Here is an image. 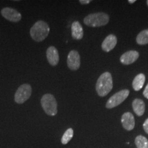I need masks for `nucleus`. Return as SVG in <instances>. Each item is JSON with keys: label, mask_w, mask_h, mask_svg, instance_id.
Segmentation results:
<instances>
[{"label": "nucleus", "mask_w": 148, "mask_h": 148, "mask_svg": "<svg viewBox=\"0 0 148 148\" xmlns=\"http://www.w3.org/2000/svg\"><path fill=\"white\" fill-rule=\"evenodd\" d=\"M113 87L112 77L109 72H104L97 79L96 83V91L100 97L106 96Z\"/></svg>", "instance_id": "1"}, {"label": "nucleus", "mask_w": 148, "mask_h": 148, "mask_svg": "<svg viewBox=\"0 0 148 148\" xmlns=\"http://www.w3.org/2000/svg\"><path fill=\"white\" fill-rule=\"evenodd\" d=\"M49 25L45 21H38L34 24L29 30V34L33 40L36 42H41L47 38L49 34Z\"/></svg>", "instance_id": "2"}, {"label": "nucleus", "mask_w": 148, "mask_h": 148, "mask_svg": "<svg viewBox=\"0 0 148 148\" xmlns=\"http://www.w3.org/2000/svg\"><path fill=\"white\" fill-rule=\"evenodd\" d=\"M109 16L104 12H96L87 15L84 18V23L89 27H96L106 25L109 22Z\"/></svg>", "instance_id": "3"}, {"label": "nucleus", "mask_w": 148, "mask_h": 148, "mask_svg": "<svg viewBox=\"0 0 148 148\" xmlns=\"http://www.w3.org/2000/svg\"><path fill=\"white\" fill-rule=\"evenodd\" d=\"M40 103L47 115L55 116L58 112V103L54 96L51 94H45L40 99Z\"/></svg>", "instance_id": "4"}, {"label": "nucleus", "mask_w": 148, "mask_h": 148, "mask_svg": "<svg viewBox=\"0 0 148 148\" xmlns=\"http://www.w3.org/2000/svg\"><path fill=\"white\" fill-rule=\"evenodd\" d=\"M32 92V86L29 84H23L21 85L15 92L14 101L18 104L23 103L30 97Z\"/></svg>", "instance_id": "5"}, {"label": "nucleus", "mask_w": 148, "mask_h": 148, "mask_svg": "<svg viewBox=\"0 0 148 148\" xmlns=\"http://www.w3.org/2000/svg\"><path fill=\"white\" fill-rule=\"evenodd\" d=\"M130 90L127 89H123L116 92L113 95L111 96L110 99L106 102V107L107 108H112L119 106L122 102H123L126 98L128 97Z\"/></svg>", "instance_id": "6"}, {"label": "nucleus", "mask_w": 148, "mask_h": 148, "mask_svg": "<svg viewBox=\"0 0 148 148\" xmlns=\"http://www.w3.org/2000/svg\"><path fill=\"white\" fill-rule=\"evenodd\" d=\"M67 66L72 71H76L80 66V56L75 50H72L69 53L66 59Z\"/></svg>", "instance_id": "7"}, {"label": "nucleus", "mask_w": 148, "mask_h": 148, "mask_svg": "<svg viewBox=\"0 0 148 148\" xmlns=\"http://www.w3.org/2000/svg\"><path fill=\"white\" fill-rule=\"evenodd\" d=\"M1 14L5 19L11 22H18L21 21L22 16L20 12H18L15 9L5 7L1 9Z\"/></svg>", "instance_id": "8"}, {"label": "nucleus", "mask_w": 148, "mask_h": 148, "mask_svg": "<svg viewBox=\"0 0 148 148\" xmlns=\"http://www.w3.org/2000/svg\"><path fill=\"white\" fill-rule=\"evenodd\" d=\"M138 57H139V53L137 51H127L121 55V58H120V61L122 64L128 65V64L134 63L135 61L138 58Z\"/></svg>", "instance_id": "9"}, {"label": "nucleus", "mask_w": 148, "mask_h": 148, "mask_svg": "<svg viewBox=\"0 0 148 148\" xmlns=\"http://www.w3.org/2000/svg\"><path fill=\"white\" fill-rule=\"evenodd\" d=\"M121 123L123 128L130 131L134 128L135 120L134 115L130 112H126L121 116Z\"/></svg>", "instance_id": "10"}, {"label": "nucleus", "mask_w": 148, "mask_h": 148, "mask_svg": "<svg viewBox=\"0 0 148 148\" xmlns=\"http://www.w3.org/2000/svg\"><path fill=\"white\" fill-rule=\"evenodd\" d=\"M46 56L48 62L51 66H56L59 62V53L58 49L53 46H50L47 48Z\"/></svg>", "instance_id": "11"}, {"label": "nucleus", "mask_w": 148, "mask_h": 148, "mask_svg": "<svg viewBox=\"0 0 148 148\" xmlns=\"http://www.w3.org/2000/svg\"><path fill=\"white\" fill-rule=\"evenodd\" d=\"M117 42V38L114 34H109L106 37L101 44V48L106 52L112 50L116 45Z\"/></svg>", "instance_id": "12"}, {"label": "nucleus", "mask_w": 148, "mask_h": 148, "mask_svg": "<svg viewBox=\"0 0 148 148\" xmlns=\"http://www.w3.org/2000/svg\"><path fill=\"white\" fill-rule=\"evenodd\" d=\"M83 28L79 21H75L71 24V36L75 40H80L83 38Z\"/></svg>", "instance_id": "13"}, {"label": "nucleus", "mask_w": 148, "mask_h": 148, "mask_svg": "<svg viewBox=\"0 0 148 148\" xmlns=\"http://www.w3.org/2000/svg\"><path fill=\"white\" fill-rule=\"evenodd\" d=\"M132 108L134 112L138 116H142L144 114V112H145V103H144V101L142 99L136 98V99H134V101H132Z\"/></svg>", "instance_id": "14"}, {"label": "nucleus", "mask_w": 148, "mask_h": 148, "mask_svg": "<svg viewBox=\"0 0 148 148\" xmlns=\"http://www.w3.org/2000/svg\"><path fill=\"white\" fill-rule=\"evenodd\" d=\"M145 81V76L143 73H139L134 77L132 82V87L134 90L138 91L143 88Z\"/></svg>", "instance_id": "15"}, {"label": "nucleus", "mask_w": 148, "mask_h": 148, "mask_svg": "<svg viewBox=\"0 0 148 148\" xmlns=\"http://www.w3.org/2000/svg\"><path fill=\"white\" fill-rule=\"evenodd\" d=\"M136 42L138 45L148 44V29L141 31L136 36Z\"/></svg>", "instance_id": "16"}, {"label": "nucleus", "mask_w": 148, "mask_h": 148, "mask_svg": "<svg viewBox=\"0 0 148 148\" xmlns=\"http://www.w3.org/2000/svg\"><path fill=\"white\" fill-rule=\"evenodd\" d=\"M134 142L137 148H148V140L142 135H138L136 136Z\"/></svg>", "instance_id": "17"}, {"label": "nucleus", "mask_w": 148, "mask_h": 148, "mask_svg": "<svg viewBox=\"0 0 148 148\" xmlns=\"http://www.w3.org/2000/svg\"><path fill=\"white\" fill-rule=\"evenodd\" d=\"M73 130L72 128H69L65 131V132L64 133V134L62 135V138H61V143L63 145H66L67 144L70 140H71V138H73Z\"/></svg>", "instance_id": "18"}, {"label": "nucleus", "mask_w": 148, "mask_h": 148, "mask_svg": "<svg viewBox=\"0 0 148 148\" xmlns=\"http://www.w3.org/2000/svg\"><path fill=\"white\" fill-rule=\"evenodd\" d=\"M143 127L144 130H145V132L147 133V134H148V118L145 120V122H144Z\"/></svg>", "instance_id": "19"}, {"label": "nucleus", "mask_w": 148, "mask_h": 148, "mask_svg": "<svg viewBox=\"0 0 148 148\" xmlns=\"http://www.w3.org/2000/svg\"><path fill=\"white\" fill-rule=\"evenodd\" d=\"M143 94L144 97H145V98H147V99H148V84L147 86H146L145 89H144Z\"/></svg>", "instance_id": "20"}, {"label": "nucleus", "mask_w": 148, "mask_h": 148, "mask_svg": "<svg viewBox=\"0 0 148 148\" xmlns=\"http://www.w3.org/2000/svg\"><path fill=\"white\" fill-rule=\"evenodd\" d=\"M90 2V0H80V1H79V3H80L81 4H88Z\"/></svg>", "instance_id": "21"}, {"label": "nucleus", "mask_w": 148, "mask_h": 148, "mask_svg": "<svg viewBox=\"0 0 148 148\" xmlns=\"http://www.w3.org/2000/svg\"><path fill=\"white\" fill-rule=\"evenodd\" d=\"M128 2H129L130 3H133L136 2V0H129Z\"/></svg>", "instance_id": "22"}, {"label": "nucleus", "mask_w": 148, "mask_h": 148, "mask_svg": "<svg viewBox=\"0 0 148 148\" xmlns=\"http://www.w3.org/2000/svg\"><path fill=\"white\" fill-rule=\"evenodd\" d=\"M147 5H148V0L147 1Z\"/></svg>", "instance_id": "23"}]
</instances>
